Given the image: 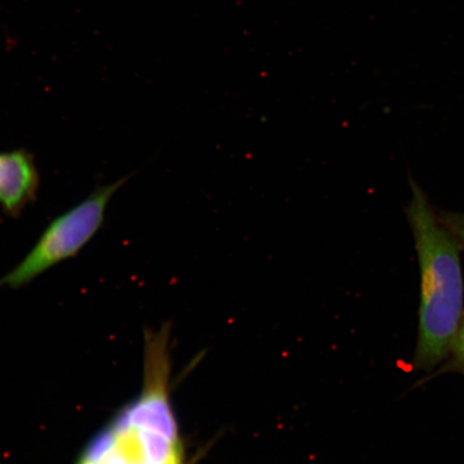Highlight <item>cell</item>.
Instances as JSON below:
<instances>
[{
	"label": "cell",
	"mask_w": 464,
	"mask_h": 464,
	"mask_svg": "<svg viewBox=\"0 0 464 464\" xmlns=\"http://www.w3.org/2000/svg\"><path fill=\"white\" fill-rule=\"evenodd\" d=\"M439 218L459 243L460 248L464 249V214L442 212Z\"/></svg>",
	"instance_id": "obj_4"
},
{
	"label": "cell",
	"mask_w": 464,
	"mask_h": 464,
	"mask_svg": "<svg viewBox=\"0 0 464 464\" xmlns=\"http://www.w3.org/2000/svg\"><path fill=\"white\" fill-rule=\"evenodd\" d=\"M411 184L408 217L420 270L417 369L431 371L454 347L464 311L460 246L429 202L425 191Z\"/></svg>",
	"instance_id": "obj_1"
},
{
	"label": "cell",
	"mask_w": 464,
	"mask_h": 464,
	"mask_svg": "<svg viewBox=\"0 0 464 464\" xmlns=\"http://www.w3.org/2000/svg\"><path fill=\"white\" fill-rule=\"evenodd\" d=\"M130 179V176L96 188L52 220L26 256L0 278V288L25 286L56 265L77 256L102 228L110 200Z\"/></svg>",
	"instance_id": "obj_2"
},
{
	"label": "cell",
	"mask_w": 464,
	"mask_h": 464,
	"mask_svg": "<svg viewBox=\"0 0 464 464\" xmlns=\"http://www.w3.org/2000/svg\"><path fill=\"white\" fill-rule=\"evenodd\" d=\"M40 174L34 155L25 149L0 152V207L19 218L36 200Z\"/></svg>",
	"instance_id": "obj_3"
},
{
	"label": "cell",
	"mask_w": 464,
	"mask_h": 464,
	"mask_svg": "<svg viewBox=\"0 0 464 464\" xmlns=\"http://www.w3.org/2000/svg\"><path fill=\"white\" fill-rule=\"evenodd\" d=\"M452 350L455 351L458 361L464 365V311Z\"/></svg>",
	"instance_id": "obj_5"
}]
</instances>
